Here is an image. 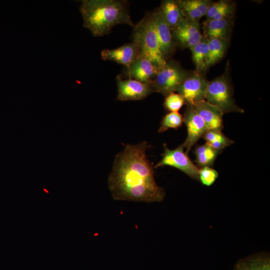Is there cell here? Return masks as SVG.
Listing matches in <instances>:
<instances>
[{
	"label": "cell",
	"instance_id": "obj_24",
	"mask_svg": "<svg viewBox=\"0 0 270 270\" xmlns=\"http://www.w3.org/2000/svg\"><path fill=\"white\" fill-rule=\"evenodd\" d=\"M185 17L196 20H198L204 16L202 14L193 6L188 0H178Z\"/></svg>",
	"mask_w": 270,
	"mask_h": 270
},
{
	"label": "cell",
	"instance_id": "obj_12",
	"mask_svg": "<svg viewBox=\"0 0 270 270\" xmlns=\"http://www.w3.org/2000/svg\"><path fill=\"white\" fill-rule=\"evenodd\" d=\"M158 70L148 59L139 56L127 68V74L129 78L150 84Z\"/></svg>",
	"mask_w": 270,
	"mask_h": 270
},
{
	"label": "cell",
	"instance_id": "obj_18",
	"mask_svg": "<svg viewBox=\"0 0 270 270\" xmlns=\"http://www.w3.org/2000/svg\"><path fill=\"white\" fill-rule=\"evenodd\" d=\"M227 42L219 38H208V56L206 68L215 64L223 57L226 50Z\"/></svg>",
	"mask_w": 270,
	"mask_h": 270
},
{
	"label": "cell",
	"instance_id": "obj_1",
	"mask_svg": "<svg viewBox=\"0 0 270 270\" xmlns=\"http://www.w3.org/2000/svg\"><path fill=\"white\" fill-rule=\"evenodd\" d=\"M149 147L146 141L126 144L116 156L108 178L114 200L146 202L164 200V190L156 182L154 166L146 156Z\"/></svg>",
	"mask_w": 270,
	"mask_h": 270
},
{
	"label": "cell",
	"instance_id": "obj_13",
	"mask_svg": "<svg viewBox=\"0 0 270 270\" xmlns=\"http://www.w3.org/2000/svg\"><path fill=\"white\" fill-rule=\"evenodd\" d=\"M140 56L136 45L132 42L114 49H105L101 52L102 60L125 66L127 68Z\"/></svg>",
	"mask_w": 270,
	"mask_h": 270
},
{
	"label": "cell",
	"instance_id": "obj_9",
	"mask_svg": "<svg viewBox=\"0 0 270 270\" xmlns=\"http://www.w3.org/2000/svg\"><path fill=\"white\" fill-rule=\"evenodd\" d=\"M117 98L119 100H138L145 98L153 92L150 84L132 78L122 80L116 78Z\"/></svg>",
	"mask_w": 270,
	"mask_h": 270
},
{
	"label": "cell",
	"instance_id": "obj_23",
	"mask_svg": "<svg viewBox=\"0 0 270 270\" xmlns=\"http://www.w3.org/2000/svg\"><path fill=\"white\" fill-rule=\"evenodd\" d=\"M218 176V172L210 166H204L199 169L198 179L205 186L212 185Z\"/></svg>",
	"mask_w": 270,
	"mask_h": 270
},
{
	"label": "cell",
	"instance_id": "obj_2",
	"mask_svg": "<svg viewBox=\"0 0 270 270\" xmlns=\"http://www.w3.org/2000/svg\"><path fill=\"white\" fill-rule=\"evenodd\" d=\"M84 26L94 36L108 34L117 24L134 26L126 2L118 0H84L80 6Z\"/></svg>",
	"mask_w": 270,
	"mask_h": 270
},
{
	"label": "cell",
	"instance_id": "obj_26",
	"mask_svg": "<svg viewBox=\"0 0 270 270\" xmlns=\"http://www.w3.org/2000/svg\"><path fill=\"white\" fill-rule=\"evenodd\" d=\"M227 138L221 130H207L202 137L205 140L206 143L223 140Z\"/></svg>",
	"mask_w": 270,
	"mask_h": 270
},
{
	"label": "cell",
	"instance_id": "obj_5",
	"mask_svg": "<svg viewBox=\"0 0 270 270\" xmlns=\"http://www.w3.org/2000/svg\"><path fill=\"white\" fill-rule=\"evenodd\" d=\"M172 62H166L160 68L150 84L153 92L162 94L165 96L176 92L180 86L192 73Z\"/></svg>",
	"mask_w": 270,
	"mask_h": 270
},
{
	"label": "cell",
	"instance_id": "obj_14",
	"mask_svg": "<svg viewBox=\"0 0 270 270\" xmlns=\"http://www.w3.org/2000/svg\"><path fill=\"white\" fill-rule=\"evenodd\" d=\"M194 106L205 123L208 130H221L223 128L224 114L219 108L206 100L200 101Z\"/></svg>",
	"mask_w": 270,
	"mask_h": 270
},
{
	"label": "cell",
	"instance_id": "obj_10",
	"mask_svg": "<svg viewBox=\"0 0 270 270\" xmlns=\"http://www.w3.org/2000/svg\"><path fill=\"white\" fill-rule=\"evenodd\" d=\"M173 38L184 47L192 48L202 38L198 20L185 17L172 30Z\"/></svg>",
	"mask_w": 270,
	"mask_h": 270
},
{
	"label": "cell",
	"instance_id": "obj_11",
	"mask_svg": "<svg viewBox=\"0 0 270 270\" xmlns=\"http://www.w3.org/2000/svg\"><path fill=\"white\" fill-rule=\"evenodd\" d=\"M161 52L166 60L174 49L172 32L158 10L150 14Z\"/></svg>",
	"mask_w": 270,
	"mask_h": 270
},
{
	"label": "cell",
	"instance_id": "obj_27",
	"mask_svg": "<svg viewBox=\"0 0 270 270\" xmlns=\"http://www.w3.org/2000/svg\"><path fill=\"white\" fill-rule=\"evenodd\" d=\"M188 1L204 16L206 15L209 7L212 2L208 0H188Z\"/></svg>",
	"mask_w": 270,
	"mask_h": 270
},
{
	"label": "cell",
	"instance_id": "obj_20",
	"mask_svg": "<svg viewBox=\"0 0 270 270\" xmlns=\"http://www.w3.org/2000/svg\"><path fill=\"white\" fill-rule=\"evenodd\" d=\"M192 58L196 66V71L200 72L206 68L208 56V38L202 36L201 40L190 49Z\"/></svg>",
	"mask_w": 270,
	"mask_h": 270
},
{
	"label": "cell",
	"instance_id": "obj_8",
	"mask_svg": "<svg viewBox=\"0 0 270 270\" xmlns=\"http://www.w3.org/2000/svg\"><path fill=\"white\" fill-rule=\"evenodd\" d=\"M187 128V137L182 144L188 154L192 148L202 138L208 130L202 118L194 106L188 105L183 116Z\"/></svg>",
	"mask_w": 270,
	"mask_h": 270
},
{
	"label": "cell",
	"instance_id": "obj_25",
	"mask_svg": "<svg viewBox=\"0 0 270 270\" xmlns=\"http://www.w3.org/2000/svg\"><path fill=\"white\" fill-rule=\"evenodd\" d=\"M230 2L226 0H220L212 2L206 14V21L210 20L216 14L228 6Z\"/></svg>",
	"mask_w": 270,
	"mask_h": 270
},
{
	"label": "cell",
	"instance_id": "obj_7",
	"mask_svg": "<svg viewBox=\"0 0 270 270\" xmlns=\"http://www.w3.org/2000/svg\"><path fill=\"white\" fill-rule=\"evenodd\" d=\"M208 84L200 72L196 71L184 81L176 92L182 96L187 105L194 106L206 100Z\"/></svg>",
	"mask_w": 270,
	"mask_h": 270
},
{
	"label": "cell",
	"instance_id": "obj_21",
	"mask_svg": "<svg viewBox=\"0 0 270 270\" xmlns=\"http://www.w3.org/2000/svg\"><path fill=\"white\" fill-rule=\"evenodd\" d=\"M183 122V116L181 114L178 112H170L162 118L158 132H163L170 128L178 129Z\"/></svg>",
	"mask_w": 270,
	"mask_h": 270
},
{
	"label": "cell",
	"instance_id": "obj_19",
	"mask_svg": "<svg viewBox=\"0 0 270 270\" xmlns=\"http://www.w3.org/2000/svg\"><path fill=\"white\" fill-rule=\"evenodd\" d=\"M222 151L214 149L206 143L198 146L194 150L196 162L201 168L210 166L214 164L216 157Z\"/></svg>",
	"mask_w": 270,
	"mask_h": 270
},
{
	"label": "cell",
	"instance_id": "obj_6",
	"mask_svg": "<svg viewBox=\"0 0 270 270\" xmlns=\"http://www.w3.org/2000/svg\"><path fill=\"white\" fill-rule=\"evenodd\" d=\"M164 150L162 160L154 168L170 166L178 169L192 178L198 179L200 168L192 161L182 144L174 150H170L164 144Z\"/></svg>",
	"mask_w": 270,
	"mask_h": 270
},
{
	"label": "cell",
	"instance_id": "obj_29",
	"mask_svg": "<svg viewBox=\"0 0 270 270\" xmlns=\"http://www.w3.org/2000/svg\"><path fill=\"white\" fill-rule=\"evenodd\" d=\"M234 143L233 140L227 138H226L218 141L206 143L212 148L217 150H222L227 146H228Z\"/></svg>",
	"mask_w": 270,
	"mask_h": 270
},
{
	"label": "cell",
	"instance_id": "obj_17",
	"mask_svg": "<svg viewBox=\"0 0 270 270\" xmlns=\"http://www.w3.org/2000/svg\"><path fill=\"white\" fill-rule=\"evenodd\" d=\"M234 270H270V256L263 254L240 260Z\"/></svg>",
	"mask_w": 270,
	"mask_h": 270
},
{
	"label": "cell",
	"instance_id": "obj_4",
	"mask_svg": "<svg viewBox=\"0 0 270 270\" xmlns=\"http://www.w3.org/2000/svg\"><path fill=\"white\" fill-rule=\"evenodd\" d=\"M206 100L219 108L224 114L244 112L236 103L232 86L226 74L208 82Z\"/></svg>",
	"mask_w": 270,
	"mask_h": 270
},
{
	"label": "cell",
	"instance_id": "obj_3",
	"mask_svg": "<svg viewBox=\"0 0 270 270\" xmlns=\"http://www.w3.org/2000/svg\"><path fill=\"white\" fill-rule=\"evenodd\" d=\"M132 39L140 56L147 58L159 69L166 64L167 61L161 52L150 14L134 26Z\"/></svg>",
	"mask_w": 270,
	"mask_h": 270
},
{
	"label": "cell",
	"instance_id": "obj_28",
	"mask_svg": "<svg viewBox=\"0 0 270 270\" xmlns=\"http://www.w3.org/2000/svg\"><path fill=\"white\" fill-rule=\"evenodd\" d=\"M234 6L232 4H230L222 10L216 14L211 20H220L222 19L228 18L232 14Z\"/></svg>",
	"mask_w": 270,
	"mask_h": 270
},
{
	"label": "cell",
	"instance_id": "obj_15",
	"mask_svg": "<svg viewBox=\"0 0 270 270\" xmlns=\"http://www.w3.org/2000/svg\"><path fill=\"white\" fill-rule=\"evenodd\" d=\"M158 10L172 31L185 18L178 0L162 1Z\"/></svg>",
	"mask_w": 270,
	"mask_h": 270
},
{
	"label": "cell",
	"instance_id": "obj_22",
	"mask_svg": "<svg viewBox=\"0 0 270 270\" xmlns=\"http://www.w3.org/2000/svg\"><path fill=\"white\" fill-rule=\"evenodd\" d=\"M184 104L182 96L178 93L173 92L166 96L164 104L170 112H178Z\"/></svg>",
	"mask_w": 270,
	"mask_h": 270
},
{
	"label": "cell",
	"instance_id": "obj_16",
	"mask_svg": "<svg viewBox=\"0 0 270 270\" xmlns=\"http://www.w3.org/2000/svg\"><path fill=\"white\" fill-rule=\"evenodd\" d=\"M230 26L228 18L206 21L204 36L207 38H219L228 42Z\"/></svg>",
	"mask_w": 270,
	"mask_h": 270
}]
</instances>
